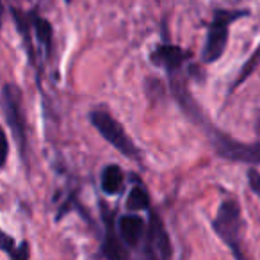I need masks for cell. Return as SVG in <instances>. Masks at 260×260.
Wrapping results in <instances>:
<instances>
[{"mask_svg": "<svg viewBox=\"0 0 260 260\" xmlns=\"http://www.w3.org/2000/svg\"><path fill=\"white\" fill-rule=\"evenodd\" d=\"M258 62H260V47L256 48V50L253 52V55H251V57H249L248 61H246L244 68L241 70V73H239L237 80H235V84H234V89L239 86V84H242V82H244V80L248 79L249 75H251V73H253V70L256 68V64H258Z\"/></svg>", "mask_w": 260, "mask_h": 260, "instance_id": "14", "label": "cell"}, {"mask_svg": "<svg viewBox=\"0 0 260 260\" xmlns=\"http://www.w3.org/2000/svg\"><path fill=\"white\" fill-rule=\"evenodd\" d=\"M212 228L217 237L232 249L235 260H242L241 249V230H242V216L241 207L235 200L228 198L217 209V214L212 221Z\"/></svg>", "mask_w": 260, "mask_h": 260, "instance_id": "1", "label": "cell"}, {"mask_svg": "<svg viewBox=\"0 0 260 260\" xmlns=\"http://www.w3.org/2000/svg\"><path fill=\"white\" fill-rule=\"evenodd\" d=\"M64 2H66V4H70V2H72V0H64Z\"/></svg>", "mask_w": 260, "mask_h": 260, "instance_id": "16", "label": "cell"}, {"mask_svg": "<svg viewBox=\"0 0 260 260\" xmlns=\"http://www.w3.org/2000/svg\"><path fill=\"white\" fill-rule=\"evenodd\" d=\"M32 29H34V34H36L38 41L43 45L45 52H47V55H48L52 50V38H54V29H52L50 22H48L47 18H43V16L32 13Z\"/></svg>", "mask_w": 260, "mask_h": 260, "instance_id": "11", "label": "cell"}, {"mask_svg": "<svg viewBox=\"0 0 260 260\" xmlns=\"http://www.w3.org/2000/svg\"><path fill=\"white\" fill-rule=\"evenodd\" d=\"M150 207V194L146 191L145 185L136 184L130 189L128 196H126V209L136 212V210H146Z\"/></svg>", "mask_w": 260, "mask_h": 260, "instance_id": "12", "label": "cell"}, {"mask_svg": "<svg viewBox=\"0 0 260 260\" xmlns=\"http://www.w3.org/2000/svg\"><path fill=\"white\" fill-rule=\"evenodd\" d=\"M2 111H4L6 123L11 128L13 138L18 145L20 155L23 157L27 148V132L22 111V93L15 84H4L2 87Z\"/></svg>", "mask_w": 260, "mask_h": 260, "instance_id": "4", "label": "cell"}, {"mask_svg": "<svg viewBox=\"0 0 260 260\" xmlns=\"http://www.w3.org/2000/svg\"><path fill=\"white\" fill-rule=\"evenodd\" d=\"M102 214H104V226H105V234L104 239H102V255L107 260H126L128 253L123 248L125 242L119 237L118 224L114 226L112 214L105 207H102Z\"/></svg>", "mask_w": 260, "mask_h": 260, "instance_id": "7", "label": "cell"}, {"mask_svg": "<svg viewBox=\"0 0 260 260\" xmlns=\"http://www.w3.org/2000/svg\"><path fill=\"white\" fill-rule=\"evenodd\" d=\"M146 256L148 260H171V242L168 230L157 212H150L146 230Z\"/></svg>", "mask_w": 260, "mask_h": 260, "instance_id": "5", "label": "cell"}, {"mask_svg": "<svg viewBox=\"0 0 260 260\" xmlns=\"http://www.w3.org/2000/svg\"><path fill=\"white\" fill-rule=\"evenodd\" d=\"M89 121L91 125L96 128V132L109 143L114 146L121 155L128 157V159H139V150L134 145V141L126 136L125 128L116 118H112L109 112L105 111H91L89 112Z\"/></svg>", "mask_w": 260, "mask_h": 260, "instance_id": "3", "label": "cell"}, {"mask_svg": "<svg viewBox=\"0 0 260 260\" xmlns=\"http://www.w3.org/2000/svg\"><path fill=\"white\" fill-rule=\"evenodd\" d=\"M11 15L15 20V25L18 29L20 36L23 40L25 45V50L29 54V61L30 64H36V54H34V47H32V40H30V29H32V13H23L16 8H11Z\"/></svg>", "mask_w": 260, "mask_h": 260, "instance_id": "9", "label": "cell"}, {"mask_svg": "<svg viewBox=\"0 0 260 260\" xmlns=\"http://www.w3.org/2000/svg\"><path fill=\"white\" fill-rule=\"evenodd\" d=\"M125 185V175H123V170L116 164H109L102 170L100 173V187L105 194L114 196L119 194Z\"/></svg>", "mask_w": 260, "mask_h": 260, "instance_id": "10", "label": "cell"}, {"mask_svg": "<svg viewBox=\"0 0 260 260\" xmlns=\"http://www.w3.org/2000/svg\"><path fill=\"white\" fill-rule=\"evenodd\" d=\"M2 249L8 253L11 260H29V255H30L29 242L23 241L20 246H16L15 241H13L8 234L2 235Z\"/></svg>", "mask_w": 260, "mask_h": 260, "instance_id": "13", "label": "cell"}, {"mask_svg": "<svg viewBox=\"0 0 260 260\" xmlns=\"http://www.w3.org/2000/svg\"><path fill=\"white\" fill-rule=\"evenodd\" d=\"M248 15L249 11H242V9H235V11L216 9L214 11V18L209 25V30H207L205 45H203L202 50L203 62H207V64L216 62L224 54V48H226L228 43V25Z\"/></svg>", "mask_w": 260, "mask_h": 260, "instance_id": "2", "label": "cell"}, {"mask_svg": "<svg viewBox=\"0 0 260 260\" xmlns=\"http://www.w3.org/2000/svg\"><path fill=\"white\" fill-rule=\"evenodd\" d=\"M248 182H249V187L253 189V192L260 198V173L258 171L249 170L248 171Z\"/></svg>", "mask_w": 260, "mask_h": 260, "instance_id": "15", "label": "cell"}, {"mask_svg": "<svg viewBox=\"0 0 260 260\" xmlns=\"http://www.w3.org/2000/svg\"><path fill=\"white\" fill-rule=\"evenodd\" d=\"M189 57H191V52H185L184 48L177 47V45H171V43L157 45L152 50V54H150L152 64L159 66V68H164L170 75L177 73Z\"/></svg>", "mask_w": 260, "mask_h": 260, "instance_id": "6", "label": "cell"}, {"mask_svg": "<svg viewBox=\"0 0 260 260\" xmlns=\"http://www.w3.org/2000/svg\"><path fill=\"white\" fill-rule=\"evenodd\" d=\"M118 232H119V237L123 239L126 246L130 248H136L139 246V242L143 241V237H146V226L145 219L138 214H125V216H119L118 217Z\"/></svg>", "mask_w": 260, "mask_h": 260, "instance_id": "8", "label": "cell"}]
</instances>
